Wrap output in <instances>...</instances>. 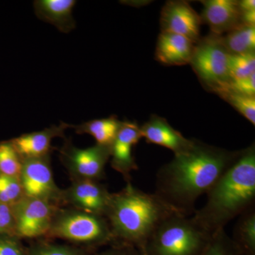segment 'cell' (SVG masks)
<instances>
[{"mask_svg": "<svg viewBox=\"0 0 255 255\" xmlns=\"http://www.w3.org/2000/svg\"><path fill=\"white\" fill-rule=\"evenodd\" d=\"M240 152L194 140L187 150L174 155L159 169L154 194L178 214H194L196 201L216 184Z\"/></svg>", "mask_w": 255, "mask_h": 255, "instance_id": "6da1fadb", "label": "cell"}, {"mask_svg": "<svg viewBox=\"0 0 255 255\" xmlns=\"http://www.w3.org/2000/svg\"><path fill=\"white\" fill-rule=\"evenodd\" d=\"M207 200L191 216L212 236L224 230L230 221L255 207V146L241 150L239 155L206 193Z\"/></svg>", "mask_w": 255, "mask_h": 255, "instance_id": "7a4b0ae2", "label": "cell"}, {"mask_svg": "<svg viewBox=\"0 0 255 255\" xmlns=\"http://www.w3.org/2000/svg\"><path fill=\"white\" fill-rule=\"evenodd\" d=\"M177 214L156 194L144 192L129 182L122 190L112 194L105 218L114 245L133 246L142 253L156 228Z\"/></svg>", "mask_w": 255, "mask_h": 255, "instance_id": "3957f363", "label": "cell"}, {"mask_svg": "<svg viewBox=\"0 0 255 255\" xmlns=\"http://www.w3.org/2000/svg\"><path fill=\"white\" fill-rule=\"evenodd\" d=\"M53 238L95 250L115 243L106 218L64 206L55 211L45 239Z\"/></svg>", "mask_w": 255, "mask_h": 255, "instance_id": "277c9868", "label": "cell"}, {"mask_svg": "<svg viewBox=\"0 0 255 255\" xmlns=\"http://www.w3.org/2000/svg\"><path fill=\"white\" fill-rule=\"evenodd\" d=\"M211 237L192 218L174 214L156 228L142 253L145 255H200Z\"/></svg>", "mask_w": 255, "mask_h": 255, "instance_id": "5b68a950", "label": "cell"}, {"mask_svg": "<svg viewBox=\"0 0 255 255\" xmlns=\"http://www.w3.org/2000/svg\"><path fill=\"white\" fill-rule=\"evenodd\" d=\"M230 55L222 36L211 33L196 43L189 64L209 91L214 92L229 81Z\"/></svg>", "mask_w": 255, "mask_h": 255, "instance_id": "8992f818", "label": "cell"}, {"mask_svg": "<svg viewBox=\"0 0 255 255\" xmlns=\"http://www.w3.org/2000/svg\"><path fill=\"white\" fill-rule=\"evenodd\" d=\"M111 157V146L96 144L87 148H78L65 139L59 150L62 164L73 181H99L105 177V167Z\"/></svg>", "mask_w": 255, "mask_h": 255, "instance_id": "52a82bcc", "label": "cell"}, {"mask_svg": "<svg viewBox=\"0 0 255 255\" xmlns=\"http://www.w3.org/2000/svg\"><path fill=\"white\" fill-rule=\"evenodd\" d=\"M18 179L23 196L61 207L63 189L55 184L50 164V154L43 157L22 159Z\"/></svg>", "mask_w": 255, "mask_h": 255, "instance_id": "ba28073f", "label": "cell"}, {"mask_svg": "<svg viewBox=\"0 0 255 255\" xmlns=\"http://www.w3.org/2000/svg\"><path fill=\"white\" fill-rule=\"evenodd\" d=\"M12 206L15 236L21 240L45 239L58 206L23 196Z\"/></svg>", "mask_w": 255, "mask_h": 255, "instance_id": "9c48e42d", "label": "cell"}, {"mask_svg": "<svg viewBox=\"0 0 255 255\" xmlns=\"http://www.w3.org/2000/svg\"><path fill=\"white\" fill-rule=\"evenodd\" d=\"M110 193L97 181H73L62 191L61 207L106 217L111 200Z\"/></svg>", "mask_w": 255, "mask_h": 255, "instance_id": "30bf717a", "label": "cell"}, {"mask_svg": "<svg viewBox=\"0 0 255 255\" xmlns=\"http://www.w3.org/2000/svg\"><path fill=\"white\" fill-rule=\"evenodd\" d=\"M201 16L186 1H168L161 11L162 31L176 33L196 44L200 40Z\"/></svg>", "mask_w": 255, "mask_h": 255, "instance_id": "8fae6325", "label": "cell"}, {"mask_svg": "<svg viewBox=\"0 0 255 255\" xmlns=\"http://www.w3.org/2000/svg\"><path fill=\"white\" fill-rule=\"evenodd\" d=\"M141 138L138 124L136 122L125 121L111 145V165L114 170L123 176L127 182H130V173L132 171L138 169L132 155V149Z\"/></svg>", "mask_w": 255, "mask_h": 255, "instance_id": "7c38bea8", "label": "cell"}, {"mask_svg": "<svg viewBox=\"0 0 255 255\" xmlns=\"http://www.w3.org/2000/svg\"><path fill=\"white\" fill-rule=\"evenodd\" d=\"M201 18L211 28V33L222 36L243 24L236 0H206Z\"/></svg>", "mask_w": 255, "mask_h": 255, "instance_id": "4fadbf2b", "label": "cell"}, {"mask_svg": "<svg viewBox=\"0 0 255 255\" xmlns=\"http://www.w3.org/2000/svg\"><path fill=\"white\" fill-rule=\"evenodd\" d=\"M140 128L142 137H145L147 142L168 148L174 155L187 150L194 142V140L183 136L165 119L157 115L151 116Z\"/></svg>", "mask_w": 255, "mask_h": 255, "instance_id": "5bb4252c", "label": "cell"}, {"mask_svg": "<svg viewBox=\"0 0 255 255\" xmlns=\"http://www.w3.org/2000/svg\"><path fill=\"white\" fill-rule=\"evenodd\" d=\"M70 124L61 122L59 126L53 125L40 131L22 134L11 140L21 158L27 159L50 155L51 142L55 137H65V131Z\"/></svg>", "mask_w": 255, "mask_h": 255, "instance_id": "9a60e30c", "label": "cell"}, {"mask_svg": "<svg viewBox=\"0 0 255 255\" xmlns=\"http://www.w3.org/2000/svg\"><path fill=\"white\" fill-rule=\"evenodd\" d=\"M195 44L185 37L161 32L157 39L155 58L166 65H184L190 63Z\"/></svg>", "mask_w": 255, "mask_h": 255, "instance_id": "2e32d148", "label": "cell"}, {"mask_svg": "<svg viewBox=\"0 0 255 255\" xmlns=\"http://www.w3.org/2000/svg\"><path fill=\"white\" fill-rule=\"evenodd\" d=\"M75 0H36L33 1L35 13L42 21L51 23L63 33L75 28L73 9Z\"/></svg>", "mask_w": 255, "mask_h": 255, "instance_id": "e0dca14e", "label": "cell"}, {"mask_svg": "<svg viewBox=\"0 0 255 255\" xmlns=\"http://www.w3.org/2000/svg\"><path fill=\"white\" fill-rule=\"evenodd\" d=\"M123 122L119 121L116 116L108 118L95 119L84 122L79 125H71L78 134H88L92 135L97 144L111 146L122 127Z\"/></svg>", "mask_w": 255, "mask_h": 255, "instance_id": "ac0fdd59", "label": "cell"}, {"mask_svg": "<svg viewBox=\"0 0 255 255\" xmlns=\"http://www.w3.org/2000/svg\"><path fill=\"white\" fill-rule=\"evenodd\" d=\"M231 238L241 255H255V207L239 216Z\"/></svg>", "mask_w": 255, "mask_h": 255, "instance_id": "d6986e66", "label": "cell"}, {"mask_svg": "<svg viewBox=\"0 0 255 255\" xmlns=\"http://www.w3.org/2000/svg\"><path fill=\"white\" fill-rule=\"evenodd\" d=\"M222 39L230 54L255 53V26L240 25L222 36Z\"/></svg>", "mask_w": 255, "mask_h": 255, "instance_id": "ffe728a7", "label": "cell"}, {"mask_svg": "<svg viewBox=\"0 0 255 255\" xmlns=\"http://www.w3.org/2000/svg\"><path fill=\"white\" fill-rule=\"evenodd\" d=\"M97 250L73 245H60L50 240L39 239L27 247L28 255H95Z\"/></svg>", "mask_w": 255, "mask_h": 255, "instance_id": "44dd1931", "label": "cell"}, {"mask_svg": "<svg viewBox=\"0 0 255 255\" xmlns=\"http://www.w3.org/2000/svg\"><path fill=\"white\" fill-rule=\"evenodd\" d=\"M22 159L11 140L0 142V175L19 177Z\"/></svg>", "mask_w": 255, "mask_h": 255, "instance_id": "7402d4cb", "label": "cell"}, {"mask_svg": "<svg viewBox=\"0 0 255 255\" xmlns=\"http://www.w3.org/2000/svg\"><path fill=\"white\" fill-rule=\"evenodd\" d=\"M251 124L255 125V97L234 93L228 90L216 92Z\"/></svg>", "mask_w": 255, "mask_h": 255, "instance_id": "603a6c76", "label": "cell"}, {"mask_svg": "<svg viewBox=\"0 0 255 255\" xmlns=\"http://www.w3.org/2000/svg\"><path fill=\"white\" fill-rule=\"evenodd\" d=\"M200 255H241V253L224 229L213 235Z\"/></svg>", "mask_w": 255, "mask_h": 255, "instance_id": "cb8c5ba5", "label": "cell"}, {"mask_svg": "<svg viewBox=\"0 0 255 255\" xmlns=\"http://www.w3.org/2000/svg\"><path fill=\"white\" fill-rule=\"evenodd\" d=\"M229 80L248 78L255 73V54L230 55Z\"/></svg>", "mask_w": 255, "mask_h": 255, "instance_id": "d4e9b609", "label": "cell"}, {"mask_svg": "<svg viewBox=\"0 0 255 255\" xmlns=\"http://www.w3.org/2000/svg\"><path fill=\"white\" fill-rule=\"evenodd\" d=\"M23 196L18 178L0 175V202L13 206Z\"/></svg>", "mask_w": 255, "mask_h": 255, "instance_id": "484cf974", "label": "cell"}, {"mask_svg": "<svg viewBox=\"0 0 255 255\" xmlns=\"http://www.w3.org/2000/svg\"><path fill=\"white\" fill-rule=\"evenodd\" d=\"M220 90H228L240 95L255 97V75L253 74L248 78L229 80L223 86L216 90L214 93Z\"/></svg>", "mask_w": 255, "mask_h": 255, "instance_id": "4316f807", "label": "cell"}, {"mask_svg": "<svg viewBox=\"0 0 255 255\" xmlns=\"http://www.w3.org/2000/svg\"><path fill=\"white\" fill-rule=\"evenodd\" d=\"M0 255H28L27 247L16 236L0 235Z\"/></svg>", "mask_w": 255, "mask_h": 255, "instance_id": "83f0119b", "label": "cell"}, {"mask_svg": "<svg viewBox=\"0 0 255 255\" xmlns=\"http://www.w3.org/2000/svg\"><path fill=\"white\" fill-rule=\"evenodd\" d=\"M0 235L15 236V219L12 206L2 202H0Z\"/></svg>", "mask_w": 255, "mask_h": 255, "instance_id": "f1b7e54d", "label": "cell"}, {"mask_svg": "<svg viewBox=\"0 0 255 255\" xmlns=\"http://www.w3.org/2000/svg\"><path fill=\"white\" fill-rule=\"evenodd\" d=\"M95 255H145L133 246L127 245H114L110 248L102 252L97 253Z\"/></svg>", "mask_w": 255, "mask_h": 255, "instance_id": "f546056e", "label": "cell"}]
</instances>
